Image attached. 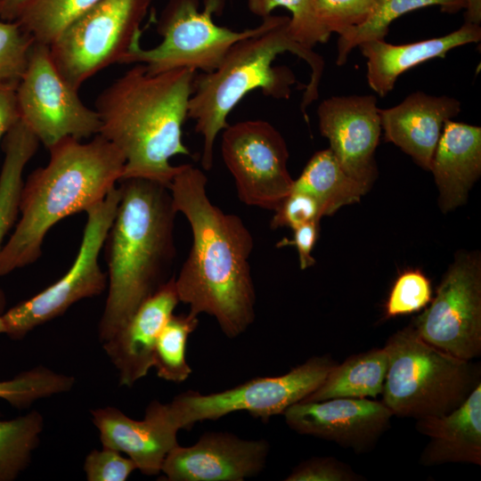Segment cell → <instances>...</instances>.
Segmentation results:
<instances>
[{
  "label": "cell",
  "mask_w": 481,
  "mask_h": 481,
  "mask_svg": "<svg viewBox=\"0 0 481 481\" xmlns=\"http://www.w3.org/2000/svg\"><path fill=\"white\" fill-rule=\"evenodd\" d=\"M180 302L175 276L145 299L103 348L118 371L119 384L131 387L152 368L157 339Z\"/></svg>",
  "instance_id": "ac0fdd59"
},
{
  "label": "cell",
  "mask_w": 481,
  "mask_h": 481,
  "mask_svg": "<svg viewBox=\"0 0 481 481\" xmlns=\"http://www.w3.org/2000/svg\"><path fill=\"white\" fill-rule=\"evenodd\" d=\"M465 21L480 25L481 22V0H464Z\"/></svg>",
  "instance_id": "60d3db41"
},
{
  "label": "cell",
  "mask_w": 481,
  "mask_h": 481,
  "mask_svg": "<svg viewBox=\"0 0 481 481\" xmlns=\"http://www.w3.org/2000/svg\"><path fill=\"white\" fill-rule=\"evenodd\" d=\"M120 196V189L116 186L102 201L86 211V224L72 265L56 282L2 314L4 334L13 339L22 338L37 326L64 314L77 301L105 290L108 277L101 269L99 257Z\"/></svg>",
  "instance_id": "30bf717a"
},
{
  "label": "cell",
  "mask_w": 481,
  "mask_h": 481,
  "mask_svg": "<svg viewBox=\"0 0 481 481\" xmlns=\"http://www.w3.org/2000/svg\"><path fill=\"white\" fill-rule=\"evenodd\" d=\"M416 429L429 437L420 464L481 465V381L451 412L418 419Z\"/></svg>",
  "instance_id": "44dd1931"
},
{
  "label": "cell",
  "mask_w": 481,
  "mask_h": 481,
  "mask_svg": "<svg viewBox=\"0 0 481 481\" xmlns=\"http://www.w3.org/2000/svg\"><path fill=\"white\" fill-rule=\"evenodd\" d=\"M320 233V220L302 224L293 229L292 239H282L277 243V247L295 246L298 254L299 266L302 270L315 264L312 251L318 240Z\"/></svg>",
  "instance_id": "74e56055"
},
{
  "label": "cell",
  "mask_w": 481,
  "mask_h": 481,
  "mask_svg": "<svg viewBox=\"0 0 481 481\" xmlns=\"http://www.w3.org/2000/svg\"><path fill=\"white\" fill-rule=\"evenodd\" d=\"M207 183L200 169L184 164L168 187L175 210L186 217L192 232L190 253L175 284L191 314L213 316L224 334L234 338L256 315L249 265L254 240L240 216L210 201Z\"/></svg>",
  "instance_id": "6da1fadb"
},
{
  "label": "cell",
  "mask_w": 481,
  "mask_h": 481,
  "mask_svg": "<svg viewBox=\"0 0 481 481\" xmlns=\"http://www.w3.org/2000/svg\"><path fill=\"white\" fill-rule=\"evenodd\" d=\"M269 451L264 439L207 432L191 446H175L160 472L169 481H242L263 471Z\"/></svg>",
  "instance_id": "2e32d148"
},
{
  "label": "cell",
  "mask_w": 481,
  "mask_h": 481,
  "mask_svg": "<svg viewBox=\"0 0 481 481\" xmlns=\"http://www.w3.org/2000/svg\"><path fill=\"white\" fill-rule=\"evenodd\" d=\"M460 111L461 102L454 97L417 91L394 107L379 109V116L386 141L410 155L420 167L430 171L444 124Z\"/></svg>",
  "instance_id": "d6986e66"
},
{
  "label": "cell",
  "mask_w": 481,
  "mask_h": 481,
  "mask_svg": "<svg viewBox=\"0 0 481 481\" xmlns=\"http://www.w3.org/2000/svg\"><path fill=\"white\" fill-rule=\"evenodd\" d=\"M480 38V25L465 21L458 29L438 37L404 45L371 40L358 47L367 59L368 85L384 97L404 72L434 58H444L450 50L477 43Z\"/></svg>",
  "instance_id": "7402d4cb"
},
{
  "label": "cell",
  "mask_w": 481,
  "mask_h": 481,
  "mask_svg": "<svg viewBox=\"0 0 481 481\" xmlns=\"http://www.w3.org/2000/svg\"><path fill=\"white\" fill-rule=\"evenodd\" d=\"M135 469L137 467L133 460L105 446L90 452L84 464L88 481H126Z\"/></svg>",
  "instance_id": "d590c367"
},
{
  "label": "cell",
  "mask_w": 481,
  "mask_h": 481,
  "mask_svg": "<svg viewBox=\"0 0 481 481\" xmlns=\"http://www.w3.org/2000/svg\"><path fill=\"white\" fill-rule=\"evenodd\" d=\"M196 75L191 69L151 73L136 63L98 95V135L125 159L120 180L142 178L169 187L181 167L170 159L192 156L182 129Z\"/></svg>",
  "instance_id": "7a4b0ae2"
},
{
  "label": "cell",
  "mask_w": 481,
  "mask_h": 481,
  "mask_svg": "<svg viewBox=\"0 0 481 481\" xmlns=\"http://www.w3.org/2000/svg\"><path fill=\"white\" fill-rule=\"evenodd\" d=\"M335 364L329 356H314L281 376L255 378L209 395L188 390L164 404L167 417L178 431L239 411L267 421L314 391Z\"/></svg>",
  "instance_id": "9c48e42d"
},
{
  "label": "cell",
  "mask_w": 481,
  "mask_h": 481,
  "mask_svg": "<svg viewBox=\"0 0 481 481\" xmlns=\"http://www.w3.org/2000/svg\"><path fill=\"white\" fill-rule=\"evenodd\" d=\"M221 4L222 0H206L201 9L200 0H167L157 20L161 42L149 49L137 45L122 63L143 64L151 73L175 69L209 72L233 44L265 30L274 19L271 14L255 28L232 30L214 21Z\"/></svg>",
  "instance_id": "52a82bcc"
},
{
  "label": "cell",
  "mask_w": 481,
  "mask_h": 481,
  "mask_svg": "<svg viewBox=\"0 0 481 481\" xmlns=\"http://www.w3.org/2000/svg\"><path fill=\"white\" fill-rule=\"evenodd\" d=\"M289 21L288 16L274 15L265 30L233 44L215 69L196 75L188 118L203 139L201 166L205 170L213 167L216 139L229 125V114L249 93L259 89L267 97L289 98L296 77L289 68L273 64L279 54L289 52L311 69L301 102L305 116L306 108L318 99L323 58L294 39Z\"/></svg>",
  "instance_id": "5b68a950"
},
{
  "label": "cell",
  "mask_w": 481,
  "mask_h": 481,
  "mask_svg": "<svg viewBox=\"0 0 481 481\" xmlns=\"http://www.w3.org/2000/svg\"><path fill=\"white\" fill-rule=\"evenodd\" d=\"M292 190L313 195L322 205L324 216L358 202L368 192L342 169L330 148L312 156L300 175L294 180Z\"/></svg>",
  "instance_id": "d4e9b609"
},
{
  "label": "cell",
  "mask_w": 481,
  "mask_h": 481,
  "mask_svg": "<svg viewBox=\"0 0 481 481\" xmlns=\"http://www.w3.org/2000/svg\"><path fill=\"white\" fill-rule=\"evenodd\" d=\"M93 422L102 446L126 453L142 473L161 471L167 453L178 444L177 432L169 423L164 404L152 401L141 420L108 406L92 411Z\"/></svg>",
  "instance_id": "e0dca14e"
},
{
  "label": "cell",
  "mask_w": 481,
  "mask_h": 481,
  "mask_svg": "<svg viewBox=\"0 0 481 481\" xmlns=\"http://www.w3.org/2000/svg\"><path fill=\"white\" fill-rule=\"evenodd\" d=\"M16 95L20 120L47 150L67 138L81 141L99 134L96 110L60 74L48 45L35 41Z\"/></svg>",
  "instance_id": "8fae6325"
},
{
  "label": "cell",
  "mask_w": 481,
  "mask_h": 481,
  "mask_svg": "<svg viewBox=\"0 0 481 481\" xmlns=\"http://www.w3.org/2000/svg\"><path fill=\"white\" fill-rule=\"evenodd\" d=\"M375 0H316V13L322 27L338 36L361 25L370 15Z\"/></svg>",
  "instance_id": "836d02e7"
},
{
  "label": "cell",
  "mask_w": 481,
  "mask_h": 481,
  "mask_svg": "<svg viewBox=\"0 0 481 481\" xmlns=\"http://www.w3.org/2000/svg\"><path fill=\"white\" fill-rule=\"evenodd\" d=\"M429 306L412 322L428 344L463 360L481 354V257L455 256Z\"/></svg>",
  "instance_id": "7c38bea8"
},
{
  "label": "cell",
  "mask_w": 481,
  "mask_h": 481,
  "mask_svg": "<svg viewBox=\"0 0 481 481\" xmlns=\"http://www.w3.org/2000/svg\"><path fill=\"white\" fill-rule=\"evenodd\" d=\"M282 414L296 432L335 442L355 452L371 450L393 416L382 401L350 397L298 402Z\"/></svg>",
  "instance_id": "9a60e30c"
},
{
  "label": "cell",
  "mask_w": 481,
  "mask_h": 481,
  "mask_svg": "<svg viewBox=\"0 0 481 481\" xmlns=\"http://www.w3.org/2000/svg\"><path fill=\"white\" fill-rule=\"evenodd\" d=\"M317 116L342 169L369 191L378 176L374 153L382 130L376 97L331 96L319 104Z\"/></svg>",
  "instance_id": "5bb4252c"
},
{
  "label": "cell",
  "mask_w": 481,
  "mask_h": 481,
  "mask_svg": "<svg viewBox=\"0 0 481 481\" xmlns=\"http://www.w3.org/2000/svg\"><path fill=\"white\" fill-rule=\"evenodd\" d=\"M17 85V81L0 80V140L20 120Z\"/></svg>",
  "instance_id": "f35d334b"
},
{
  "label": "cell",
  "mask_w": 481,
  "mask_h": 481,
  "mask_svg": "<svg viewBox=\"0 0 481 481\" xmlns=\"http://www.w3.org/2000/svg\"><path fill=\"white\" fill-rule=\"evenodd\" d=\"M438 204L446 213L466 203L481 175V127L448 119L433 154Z\"/></svg>",
  "instance_id": "ffe728a7"
},
{
  "label": "cell",
  "mask_w": 481,
  "mask_h": 481,
  "mask_svg": "<svg viewBox=\"0 0 481 481\" xmlns=\"http://www.w3.org/2000/svg\"><path fill=\"white\" fill-rule=\"evenodd\" d=\"M4 333H5L4 324L3 322L2 315H0V334H4Z\"/></svg>",
  "instance_id": "b9f144b4"
},
{
  "label": "cell",
  "mask_w": 481,
  "mask_h": 481,
  "mask_svg": "<svg viewBox=\"0 0 481 481\" xmlns=\"http://www.w3.org/2000/svg\"><path fill=\"white\" fill-rule=\"evenodd\" d=\"M384 348H374L348 357L335 364L322 383L301 402H319L332 398L377 397L382 394L387 370Z\"/></svg>",
  "instance_id": "603a6c76"
},
{
  "label": "cell",
  "mask_w": 481,
  "mask_h": 481,
  "mask_svg": "<svg viewBox=\"0 0 481 481\" xmlns=\"http://www.w3.org/2000/svg\"><path fill=\"white\" fill-rule=\"evenodd\" d=\"M273 212L270 222L272 229L288 227L293 230L324 216L320 202L313 195L298 190H291Z\"/></svg>",
  "instance_id": "e575fe53"
},
{
  "label": "cell",
  "mask_w": 481,
  "mask_h": 481,
  "mask_svg": "<svg viewBox=\"0 0 481 481\" xmlns=\"http://www.w3.org/2000/svg\"><path fill=\"white\" fill-rule=\"evenodd\" d=\"M38 144L37 136L21 120L4 137V158L0 171V251L5 236L17 221L23 171ZM5 305V296L0 288V315L4 313Z\"/></svg>",
  "instance_id": "cb8c5ba5"
},
{
  "label": "cell",
  "mask_w": 481,
  "mask_h": 481,
  "mask_svg": "<svg viewBox=\"0 0 481 481\" xmlns=\"http://www.w3.org/2000/svg\"><path fill=\"white\" fill-rule=\"evenodd\" d=\"M120 201L107 234L108 295L99 338H112L138 306L171 277L175 257V208L169 188L159 183L120 180Z\"/></svg>",
  "instance_id": "3957f363"
},
{
  "label": "cell",
  "mask_w": 481,
  "mask_h": 481,
  "mask_svg": "<svg viewBox=\"0 0 481 481\" xmlns=\"http://www.w3.org/2000/svg\"><path fill=\"white\" fill-rule=\"evenodd\" d=\"M384 349L388 364L382 403L393 415L447 414L480 382L479 366L428 344L412 323L391 335Z\"/></svg>",
  "instance_id": "8992f818"
},
{
  "label": "cell",
  "mask_w": 481,
  "mask_h": 481,
  "mask_svg": "<svg viewBox=\"0 0 481 481\" xmlns=\"http://www.w3.org/2000/svg\"><path fill=\"white\" fill-rule=\"evenodd\" d=\"M43 428V417L37 411L12 420L0 419V481H12L25 470Z\"/></svg>",
  "instance_id": "4316f807"
},
{
  "label": "cell",
  "mask_w": 481,
  "mask_h": 481,
  "mask_svg": "<svg viewBox=\"0 0 481 481\" xmlns=\"http://www.w3.org/2000/svg\"><path fill=\"white\" fill-rule=\"evenodd\" d=\"M34 43L18 21L0 19V80L19 82Z\"/></svg>",
  "instance_id": "d6a6232c"
},
{
  "label": "cell",
  "mask_w": 481,
  "mask_h": 481,
  "mask_svg": "<svg viewBox=\"0 0 481 481\" xmlns=\"http://www.w3.org/2000/svg\"><path fill=\"white\" fill-rule=\"evenodd\" d=\"M429 279L420 269H408L395 281L385 304L386 318L420 311L431 301Z\"/></svg>",
  "instance_id": "1f68e13d"
},
{
  "label": "cell",
  "mask_w": 481,
  "mask_h": 481,
  "mask_svg": "<svg viewBox=\"0 0 481 481\" xmlns=\"http://www.w3.org/2000/svg\"><path fill=\"white\" fill-rule=\"evenodd\" d=\"M101 0H36L17 20L36 42L50 45L70 22Z\"/></svg>",
  "instance_id": "f1b7e54d"
},
{
  "label": "cell",
  "mask_w": 481,
  "mask_h": 481,
  "mask_svg": "<svg viewBox=\"0 0 481 481\" xmlns=\"http://www.w3.org/2000/svg\"><path fill=\"white\" fill-rule=\"evenodd\" d=\"M353 470L330 457L311 458L298 464L286 481H351L359 479Z\"/></svg>",
  "instance_id": "8d00e7d4"
},
{
  "label": "cell",
  "mask_w": 481,
  "mask_h": 481,
  "mask_svg": "<svg viewBox=\"0 0 481 481\" xmlns=\"http://www.w3.org/2000/svg\"><path fill=\"white\" fill-rule=\"evenodd\" d=\"M198 325V316L190 313L173 314L168 319L159 335L152 358V367L160 379L183 382L190 376L192 368L186 361V345Z\"/></svg>",
  "instance_id": "83f0119b"
},
{
  "label": "cell",
  "mask_w": 481,
  "mask_h": 481,
  "mask_svg": "<svg viewBox=\"0 0 481 481\" xmlns=\"http://www.w3.org/2000/svg\"><path fill=\"white\" fill-rule=\"evenodd\" d=\"M36 0H0V19L17 21L26 9Z\"/></svg>",
  "instance_id": "ab89813d"
},
{
  "label": "cell",
  "mask_w": 481,
  "mask_h": 481,
  "mask_svg": "<svg viewBox=\"0 0 481 481\" xmlns=\"http://www.w3.org/2000/svg\"><path fill=\"white\" fill-rule=\"evenodd\" d=\"M315 5L316 0H247L249 11L262 19L277 7L287 9L291 13L290 34L298 43L310 49L327 42L330 37L318 19Z\"/></svg>",
  "instance_id": "4dcf8cb0"
},
{
  "label": "cell",
  "mask_w": 481,
  "mask_h": 481,
  "mask_svg": "<svg viewBox=\"0 0 481 481\" xmlns=\"http://www.w3.org/2000/svg\"><path fill=\"white\" fill-rule=\"evenodd\" d=\"M221 151L246 205L274 211L290 193L294 180L287 167L288 147L271 123L249 119L228 125Z\"/></svg>",
  "instance_id": "4fadbf2b"
},
{
  "label": "cell",
  "mask_w": 481,
  "mask_h": 481,
  "mask_svg": "<svg viewBox=\"0 0 481 481\" xmlns=\"http://www.w3.org/2000/svg\"><path fill=\"white\" fill-rule=\"evenodd\" d=\"M152 0H101L48 45L52 61L76 90L140 44L141 25Z\"/></svg>",
  "instance_id": "ba28073f"
},
{
  "label": "cell",
  "mask_w": 481,
  "mask_h": 481,
  "mask_svg": "<svg viewBox=\"0 0 481 481\" xmlns=\"http://www.w3.org/2000/svg\"><path fill=\"white\" fill-rule=\"evenodd\" d=\"M48 151L47 165L23 183L19 220L0 251V276L35 263L53 226L102 201L122 177L124 157L100 135L88 143L67 138Z\"/></svg>",
  "instance_id": "277c9868"
},
{
  "label": "cell",
  "mask_w": 481,
  "mask_h": 481,
  "mask_svg": "<svg viewBox=\"0 0 481 481\" xmlns=\"http://www.w3.org/2000/svg\"><path fill=\"white\" fill-rule=\"evenodd\" d=\"M438 6L448 13L465 10L464 0H375L372 10L364 22L339 35L337 65L346 63L351 51L371 40H385L390 24L405 13L425 7Z\"/></svg>",
  "instance_id": "484cf974"
},
{
  "label": "cell",
  "mask_w": 481,
  "mask_h": 481,
  "mask_svg": "<svg viewBox=\"0 0 481 481\" xmlns=\"http://www.w3.org/2000/svg\"><path fill=\"white\" fill-rule=\"evenodd\" d=\"M74 384V377L38 366L12 379L0 381V399L23 409L38 399L68 392Z\"/></svg>",
  "instance_id": "f546056e"
}]
</instances>
